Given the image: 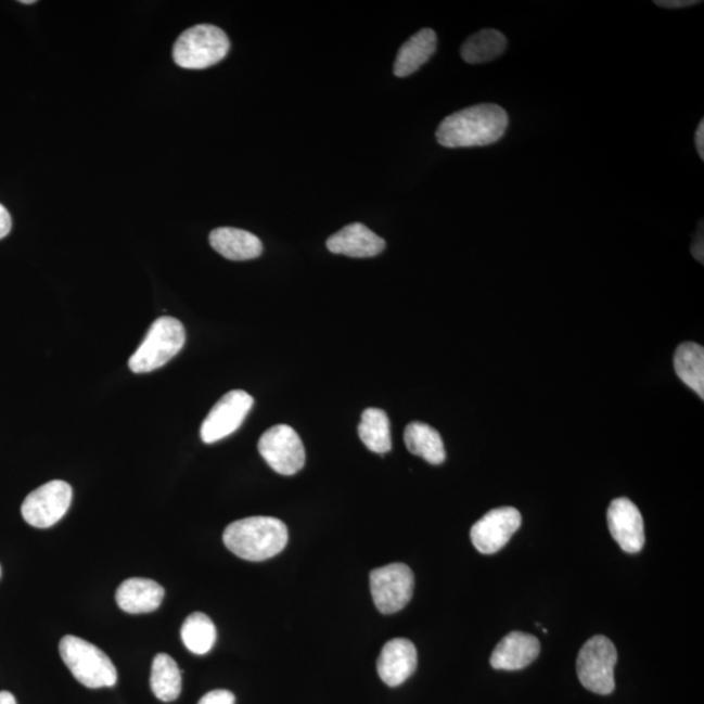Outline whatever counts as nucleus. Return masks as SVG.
Instances as JSON below:
<instances>
[{"mask_svg":"<svg viewBox=\"0 0 704 704\" xmlns=\"http://www.w3.org/2000/svg\"><path fill=\"white\" fill-rule=\"evenodd\" d=\"M509 116L494 103L460 110L441 121L436 131L438 144L445 148L486 146L505 135Z\"/></svg>","mask_w":704,"mask_h":704,"instance_id":"f257e3e1","label":"nucleus"},{"mask_svg":"<svg viewBox=\"0 0 704 704\" xmlns=\"http://www.w3.org/2000/svg\"><path fill=\"white\" fill-rule=\"evenodd\" d=\"M285 523L273 516H249L232 522L223 533L225 546L247 561H265L281 553L287 546Z\"/></svg>","mask_w":704,"mask_h":704,"instance_id":"f03ea898","label":"nucleus"},{"mask_svg":"<svg viewBox=\"0 0 704 704\" xmlns=\"http://www.w3.org/2000/svg\"><path fill=\"white\" fill-rule=\"evenodd\" d=\"M60 652L71 674L84 687L112 688L118 681L115 665L97 645L75 636H66L60 643Z\"/></svg>","mask_w":704,"mask_h":704,"instance_id":"7ed1b4c3","label":"nucleus"},{"mask_svg":"<svg viewBox=\"0 0 704 704\" xmlns=\"http://www.w3.org/2000/svg\"><path fill=\"white\" fill-rule=\"evenodd\" d=\"M185 344V329L178 319L164 316L153 322L143 344L129 358L128 366L133 373L158 370L182 350Z\"/></svg>","mask_w":704,"mask_h":704,"instance_id":"20e7f679","label":"nucleus"},{"mask_svg":"<svg viewBox=\"0 0 704 704\" xmlns=\"http://www.w3.org/2000/svg\"><path fill=\"white\" fill-rule=\"evenodd\" d=\"M230 41L222 29L210 24L195 25L179 36L172 49L174 61L185 69H205L225 60Z\"/></svg>","mask_w":704,"mask_h":704,"instance_id":"39448f33","label":"nucleus"},{"mask_svg":"<svg viewBox=\"0 0 704 704\" xmlns=\"http://www.w3.org/2000/svg\"><path fill=\"white\" fill-rule=\"evenodd\" d=\"M617 650L609 638L596 636L584 644L577 658V674L587 690L609 695L615 690Z\"/></svg>","mask_w":704,"mask_h":704,"instance_id":"423d86ee","label":"nucleus"},{"mask_svg":"<svg viewBox=\"0 0 704 704\" xmlns=\"http://www.w3.org/2000/svg\"><path fill=\"white\" fill-rule=\"evenodd\" d=\"M257 448L264 460L278 474L295 475L305 468V445L290 425L277 424L265 432Z\"/></svg>","mask_w":704,"mask_h":704,"instance_id":"0eeeda50","label":"nucleus"},{"mask_svg":"<svg viewBox=\"0 0 704 704\" xmlns=\"http://www.w3.org/2000/svg\"><path fill=\"white\" fill-rule=\"evenodd\" d=\"M370 579L373 602L384 615L402 611L410 603L415 578L409 566L394 562L374 569Z\"/></svg>","mask_w":704,"mask_h":704,"instance_id":"6e6552de","label":"nucleus"},{"mask_svg":"<svg viewBox=\"0 0 704 704\" xmlns=\"http://www.w3.org/2000/svg\"><path fill=\"white\" fill-rule=\"evenodd\" d=\"M73 501V488L63 481L43 484L27 496L22 507L25 522L37 528H49L68 512Z\"/></svg>","mask_w":704,"mask_h":704,"instance_id":"1a4fd4ad","label":"nucleus"},{"mask_svg":"<svg viewBox=\"0 0 704 704\" xmlns=\"http://www.w3.org/2000/svg\"><path fill=\"white\" fill-rule=\"evenodd\" d=\"M252 406L254 398L247 392L231 391L225 394L203 422L200 431L202 440L205 444H215L234 434L247 418Z\"/></svg>","mask_w":704,"mask_h":704,"instance_id":"9d476101","label":"nucleus"},{"mask_svg":"<svg viewBox=\"0 0 704 704\" xmlns=\"http://www.w3.org/2000/svg\"><path fill=\"white\" fill-rule=\"evenodd\" d=\"M522 525V515L515 508L490 510L471 528V541L483 554L501 551Z\"/></svg>","mask_w":704,"mask_h":704,"instance_id":"9b49d317","label":"nucleus"},{"mask_svg":"<svg viewBox=\"0 0 704 704\" xmlns=\"http://www.w3.org/2000/svg\"><path fill=\"white\" fill-rule=\"evenodd\" d=\"M612 538L626 553H638L644 546V523L639 509L629 499L613 500L609 514Z\"/></svg>","mask_w":704,"mask_h":704,"instance_id":"f8f14e48","label":"nucleus"},{"mask_svg":"<svg viewBox=\"0 0 704 704\" xmlns=\"http://www.w3.org/2000/svg\"><path fill=\"white\" fill-rule=\"evenodd\" d=\"M417 667L418 651L409 639H392L381 650L377 671L387 687H399L415 674Z\"/></svg>","mask_w":704,"mask_h":704,"instance_id":"ddd939ff","label":"nucleus"},{"mask_svg":"<svg viewBox=\"0 0 704 704\" xmlns=\"http://www.w3.org/2000/svg\"><path fill=\"white\" fill-rule=\"evenodd\" d=\"M327 247L335 255L367 258L380 255L386 243L366 225L350 223L329 238Z\"/></svg>","mask_w":704,"mask_h":704,"instance_id":"4468645a","label":"nucleus"},{"mask_svg":"<svg viewBox=\"0 0 704 704\" xmlns=\"http://www.w3.org/2000/svg\"><path fill=\"white\" fill-rule=\"evenodd\" d=\"M539 654L538 638L526 632L513 631L496 645L490 656V665L500 670H520L535 662Z\"/></svg>","mask_w":704,"mask_h":704,"instance_id":"2eb2a0df","label":"nucleus"},{"mask_svg":"<svg viewBox=\"0 0 704 704\" xmlns=\"http://www.w3.org/2000/svg\"><path fill=\"white\" fill-rule=\"evenodd\" d=\"M164 597V587L156 580L129 578L118 587L115 599L121 611L140 615L158 610Z\"/></svg>","mask_w":704,"mask_h":704,"instance_id":"dca6fc26","label":"nucleus"},{"mask_svg":"<svg viewBox=\"0 0 704 704\" xmlns=\"http://www.w3.org/2000/svg\"><path fill=\"white\" fill-rule=\"evenodd\" d=\"M213 249L232 261L254 260L263 254L260 239L252 232L235 228H218L210 232Z\"/></svg>","mask_w":704,"mask_h":704,"instance_id":"f3484780","label":"nucleus"},{"mask_svg":"<svg viewBox=\"0 0 704 704\" xmlns=\"http://www.w3.org/2000/svg\"><path fill=\"white\" fill-rule=\"evenodd\" d=\"M437 36L435 30L424 28L402 44L394 63V75L407 77L415 74L436 53Z\"/></svg>","mask_w":704,"mask_h":704,"instance_id":"a211bd4d","label":"nucleus"},{"mask_svg":"<svg viewBox=\"0 0 704 704\" xmlns=\"http://www.w3.org/2000/svg\"><path fill=\"white\" fill-rule=\"evenodd\" d=\"M404 438L410 453L422 457L431 464H441L447 458L440 434L428 424L410 423L405 430Z\"/></svg>","mask_w":704,"mask_h":704,"instance_id":"6ab92c4d","label":"nucleus"},{"mask_svg":"<svg viewBox=\"0 0 704 704\" xmlns=\"http://www.w3.org/2000/svg\"><path fill=\"white\" fill-rule=\"evenodd\" d=\"M677 376L704 398V348L694 342H684L675 354Z\"/></svg>","mask_w":704,"mask_h":704,"instance_id":"aec40b11","label":"nucleus"},{"mask_svg":"<svg viewBox=\"0 0 704 704\" xmlns=\"http://www.w3.org/2000/svg\"><path fill=\"white\" fill-rule=\"evenodd\" d=\"M151 688L153 694L163 702L176 701L182 693V671L171 656L158 654L154 657Z\"/></svg>","mask_w":704,"mask_h":704,"instance_id":"412c9836","label":"nucleus"},{"mask_svg":"<svg viewBox=\"0 0 704 704\" xmlns=\"http://www.w3.org/2000/svg\"><path fill=\"white\" fill-rule=\"evenodd\" d=\"M508 48L507 37L496 29H483L462 44L461 55L470 64L487 63L503 54Z\"/></svg>","mask_w":704,"mask_h":704,"instance_id":"4be33fe9","label":"nucleus"},{"mask_svg":"<svg viewBox=\"0 0 704 704\" xmlns=\"http://www.w3.org/2000/svg\"><path fill=\"white\" fill-rule=\"evenodd\" d=\"M358 432L361 443L373 453L385 455L392 450L391 422L385 411L364 410Z\"/></svg>","mask_w":704,"mask_h":704,"instance_id":"5701e85b","label":"nucleus"},{"mask_svg":"<svg viewBox=\"0 0 704 704\" xmlns=\"http://www.w3.org/2000/svg\"><path fill=\"white\" fill-rule=\"evenodd\" d=\"M216 639V626L204 613H192L185 618L182 626V641L192 654H208L215 645Z\"/></svg>","mask_w":704,"mask_h":704,"instance_id":"b1692460","label":"nucleus"},{"mask_svg":"<svg viewBox=\"0 0 704 704\" xmlns=\"http://www.w3.org/2000/svg\"><path fill=\"white\" fill-rule=\"evenodd\" d=\"M199 704H235V695L229 690H213Z\"/></svg>","mask_w":704,"mask_h":704,"instance_id":"393cba45","label":"nucleus"},{"mask_svg":"<svg viewBox=\"0 0 704 704\" xmlns=\"http://www.w3.org/2000/svg\"><path fill=\"white\" fill-rule=\"evenodd\" d=\"M697 3L701 2H697V0H656L655 2V4L658 5V8L669 9V10L687 9Z\"/></svg>","mask_w":704,"mask_h":704,"instance_id":"a878e982","label":"nucleus"},{"mask_svg":"<svg viewBox=\"0 0 704 704\" xmlns=\"http://www.w3.org/2000/svg\"><path fill=\"white\" fill-rule=\"evenodd\" d=\"M12 228V219L8 209L0 204V239L10 234Z\"/></svg>","mask_w":704,"mask_h":704,"instance_id":"bb28decb","label":"nucleus"},{"mask_svg":"<svg viewBox=\"0 0 704 704\" xmlns=\"http://www.w3.org/2000/svg\"><path fill=\"white\" fill-rule=\"evenodd\" d=\"M703 228L701 229V234L695 236L693 245H691V254L696 258L697 261L703 264L704 247H703Z\"/></svg>","mask_w":704,"mask_h":704,"instance_id":"cd10ccee","label":"nucleus"},{"mask_svg":"<svg viewBox=\"0 0 704 704\" xmlns=\"http://www.w3.org/2000/svg\"><path fill=\"white\" fill-rule=\"evenodd\" d=\"M695 146L696 152L700 154V157L704 159V121L700 123V126L696 128L695 132Z\"/></svg>","mask_w":704,"mask_h":704,"instance_id":"c85d7f7f","label":"nucleus"},{"mask_svg":"<svg viewBox=\"0 0 704 704\" xmlns=\"http://www.w3.org/2000/svg\"><path fill=\"white\" fill-rule=\"evenodd\" d=\"M0 704H17L16 697L10 691H0Z\"/></svg>","mask_w":704,"mask_h":704,"instance_id":"c756f323","label":"nucleus"},{"mask_svg":"<svg viewBox=\"0 0 704 704\" xmlns=\"http://www.w3.org/2000/svg\"><path fill=\"white\" fill-rule=\"evenodd\" d=\"M23 4H35V0H23Z\"/></svg>","mask_w":704,"mask_h":704,"instance_id":"7c9ffc66","label":"nucleus"},{"mask_svg":"<svg viewBox=\"0 0 704 704\" xmlns=\"http://www.w3.org/2000/svg\"><path fill=\"white\" fill-rule=\"evenodd\" d=\"M0 576H2V567H0Z\"/></svg>","mask_w":704,"mask_h":704,"instance_id":"2f4dec72","label":"nucleus"}]
</instances>
